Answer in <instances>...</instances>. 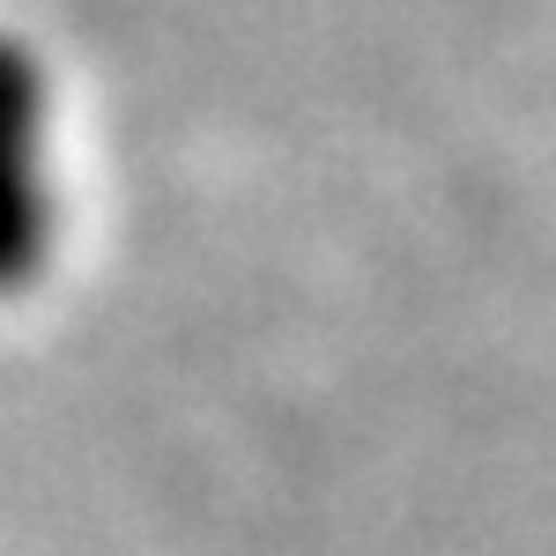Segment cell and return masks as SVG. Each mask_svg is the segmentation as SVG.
<instances>
[{
	"label": "cell",
	"mask_w": 556,
	"mask_h": 556,
	"mask_svg": "<svg viewBox=\"0 0 556 556\" xmlns=\"http://www.w3.org/2000/svg\"><path fill=\"white\" fill-rule=\"evenodd\" d=\"M60 104L23 30H0V304L30 298L60 260Z\"/></svg>",
	"instance_id": "6da1fadb"
}]
</instances>
